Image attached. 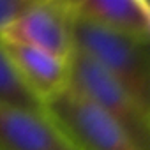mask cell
<instances>
[{"instance_id":"obj_1","label":"cell","mask_w":150,"mask_h":150,"mask_svg":"<svg viewBox=\"0 0 150 150\" xmlns=\"http://www.w3.org/2000/svg\"><path fill=\"white\" fill-rule=\"evenodd\" d=\"M74 13V11H72ZM74 48L117 80L139 106L150 111V46L148 42L101 28L74 14Z\"/></svg>"},{"instance_id":"obj_2","label":"cell","mask_w":150,"mask_h":150,"mask_svg":"<svg viewBox=\"0 0 150 150\" xmlns=\"http://www.w3.org/2000/svg\"><path fill=\"white\" fill-rule=\"evenodd\" d=\"M69 87L113 118L139 150H150V111L76 48L69 58Z\"/></svg>"},{"instance_id":"obj_3","label":"cell","mask_w":150,"mask_h":150,"mask_svg":"<svg viewBox=\"0 0 150 150\" xmlns=\"http://www.w3.org/2000/svg\"><path fill=\"white\" fill-rule=\"evenodd\" d=\"M42 111L76 150H139L113 118L69 85L48 99Z\"/></svg>"},{"instance_id":"obj_4","label":"cell","mask_w":150,"mask_h":150,"mask_svg":"<svg viewBox=\"0 0 150 150\" xmlns=\"http://www.w3.org/2000/svg\"><path fill=\"white\" fill-rule=\"evenodd\" d=\"M71 0H30L28 7L0 34L69 62L74 51Z\"/></svg>"},{"instance_id":"obj_5","label":"cell","mask_w":150,"mask_h":150,"mask_svg":"<svg viewBox=\"0 0 150 150\" xmlns=\"http://www.w3.org/2000/svg\"><path fill=\"white\" fill-rule=\"evenodd\" d=\"M0 46L20 83L41 104L69 85V62L34 46L2 37Z\"/></svg>"},{"instance_id":"obj_6","label":"cell","mask_w":150,"mask_h":150,"mask_svg":"<svg viewBox=\"0 0 150 150\" xmlns=\"http://www.w3.org/2000/svg\"><path fill=\"white\" fill-rule=\"evenodd\" d=\"M0 150H76L44 111L0 101Z\"/></svg>"},{"instance_id":"obj_7","label":"cell","mask_w":150,"mask_h":150,"mask_svg":"<svg viewBox=\"0 0 150 150\" xmlns=\"http://www.w3.org/2000/svg\"><path fill=\"white\" fill-rule=\"evenodd\" d=\"M76 16L143 42H150V6L146 0H71Z\"/></svg>"},{"instance_id":"obj_8","label":"cell","mask_w":150,"mask_h":150,"mask_svg":"<svg viewBox=\"0 0 150 150\" xmlns=\"http://www.w3.org/2000/svg\"><path fill=\"white\" fill-rule=\"evenodd\" d=\"M0 101L34 111H42V104L35 101L16 78L11 64L2 51V46H0Z\"/></svg>"},{"instance_id":"obj_9","label":"cell","mask_w":150,"mask_h":150,"mask_svg":"<svg viewBox=\"0 0 150 150\" xmlns=\"http://www.w3.org/2000/svg\"><path fill=\"white\" fill-rule=\"evenodd\" d=\"M30 4V0H0V34H2Z\"/></svg>"}]
</instances>
